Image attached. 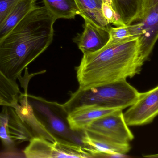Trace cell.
Masks as SVG:
<instances>
[{"instance_id": "cell-1", "label": "cell", "mask_w": 158, "mask_h": 158, "mask_svg": "<svg viewBox=\"0 0 158 158\" xmlns=\"http://www.w3.org/2000/svg\"><path fill=\"white\" fill-rule=\"evenodd\" d=\"M56 20L44 6H37L0 42V70L8 79L21 81L23 70L49 47Z\"/></svg>"}, {"instance_id": "cell-2", "label": "cell", "mask_w": 158, "mask_h": 158, "mask_svg": "<svg viewBox=\"0 0 158 158\" xmlns=\"http://www.w3.org/2000/svg\"><path fill=\"white\" fill-rule=\"evenodd\" d=\"M138 37L108 44L99 51L83 54L76 68L79 89L85 90L131 78L141 72Z\"/></svg>"}, {"instance_id": "cell-3", "label": "cell", "mask_w": 158, "mask_h": 158, "mask_svg": "<svg viewBox=\"0 0 158 158\" xmlns=\"http://www.w3.org/2000/svg\"><path fill=\"white\" fill-rule=\"evenodd\" d=\"M140 93L126 80L103 84L71 94L69 100L63 104L69 113L76 109L88 106H98L123 110L132 105Z\"/></svg>"}, {"instance_id": "cell-4", "label": "cell", "mask_w": 158, "mask_h": 158, "mask_svg": "<svg viewBox=\"0 0 158 158\" xmlns=\"http://www.w3.org/2000/svg\"><path fill=\"white\" fill-rule=\"evenodd\" d=\"M24 92L32 114L56 140L84 146L83 130L76 131L71 129L68 120L69 113L63 104L28 94L27 88Z\"/></svg>"}, {"instance_id": "cell-5", "label": "cell", "mask_w": 158, "mask_h": 158, "mask_svg": "<svg viewBox=\"0 0 158 158\" xmlns=\"http://www.w3.org/2000/svg\"><path fill=\"white\" fill-rule=\"evenodd\" d=\"M23 152L28 158H94L85 147L57 140L52 142L39 137H33Z\"/></svg>"}, {"instance_id": "cell-6", "label": "cell", "mask_w": 158, "mask_h": 158, "mask_svg": "<svg viewBox=\"0 0 158 158\" xmlns=\"http://www.w3.org/2000/svg\"><path fill=\"white\" fill-rule=\"evenodd\" d=\"M0 112V140L7 149L30 142L33 134L22 119L15 108L10 106H2Z\"/></svg>"}, {"instance_id": "cell-7", "label": "cell", "mask_w": 158, "mask_h": 158, "mask_svg": "<svg viewBox=\"0 0 158 158\" xmlns=\"http://www.w3.org/2000/svg\"><path fill=\"white\" fill-rule=\"evenodd\" d=\"M84 130L121 144H130L134 138L124 119L122 110H118L91 122Z\"/></svg>"}, {"instance_id": "cell-8", "label": "cell", "mask_w": 158, "mask_h": 158, "mask_svg": "<svg viewBox=\"0 0 158 158\" xmlns=\"http://www.w3.org/2000/svg\"><path fill=\"white\" fill-rule=\"evenodd\" d=\"M128 26L132 37L139 38L140 58L144 64L158 40V2L137 21Z\"/></svg>"}, {"instance_id": "cell-9", "label": "cell", "mask_w": 158, "mask_h": 158, "mask_svg": "<svg viewBox=\"0 0 158 158\" xmlns=\"http://www.w3.org/2000/svg\"><path fill=\"white\" fill-rule=\"evenodd\" d=\"M158 116V85L140 93L137 101L123 114L128 126H143L151 123Z\"/></svg>"}, {"instance_id": "cell-10", "label": "cell", "mask_w": 158, "mask_h": 158, "mask_svg": "<svg viewBox=\"0 0 158 158\" xmlns=\"http://www.w3.org/2000/svg\"><path fill=\"white\" fill-rule=\"evenodd\" d=\"M84 29L74 39L83 54L99 51L106 46L110 38L109 28H102L84 19Z\"/></svg>"}, {"instance_id": "cell-11", "label": "cell", "mask_w": 158, "mask_h": 158, "mask_svg": "<svg viewBox=\"0 0 158 158\" xmlns=\"http://www.w3.org/2000/svg\"><path fill=\"white\" fill-rule=\"evenodd\" d=\"M82 141L84 146L91 150L94 158L118 157L130 151V144H121L83 130Z\"/></svg>"}, {"instance_id": "cell-12", "label": "cell", "mask_w": 158, "mask_h": 158, "mask_svg": "<svg viewBox=\"0 0 158 158\" xmlns=\"http://www.w3.org/2000/svg\"><path fill=\"white\" fill-rule=\"evenodd\" d=\"M118 110L121 109L98 106L85 107L69 113L68 120L73 130L82 131L95 120Z\"/></svg>"}, {"instance_id": "cell-13", "label": "cell", "mask_w": 158, "mask_h": 158, "mask_svg": "<svg viewBox=\"0 0 158 158\" xmlns=\"http://www.w3.org/2000/svg\"><path fill=\"white\" fill-rule=\"evenodd\" d=\"M111 2L120 21L127 26L140 18L145 0H111Z\"/></svg>"}, {"instance_id": "cell-14", "label": "cell", "mask_w": 158, "mask_h": 158, "mask_svg": "<svg viewBox=\"0 0 158 158\" xmlns=\"http://www.w3.org/2000/svg\"><path fill=\"white\" fill-rule=\"evenodd\" d=\"M38 6L36 0H20L11 10L6 19L1 31L0 42L32 10Z\"/></svg>"}, {"instance_id": "cell-15", "label": "cell", "mask_w": 158, "mask_h": 158, "mask_svg": "<svg viewBox=\"0 0 158 158\" xmlns=\"http://www.w3.org/2000/svg\"><path fill=\"white\" fill-rule=\"evenodd\" d=\"M106 0H76L80 15L96 26L107 28L110 25L104 17L102 6Z\"/></svg>"}, {"instance_id": "cell-16", "label": "cell", "mask_w": 158, "mask_h": 158, "mask_svg": "<svg viewBox=\"0 0 158 158\" xmlns=\"http://www.w3.org/2000/svg\"><path fill=\"white\" fill-rule=\"evenodd\" d=\"M44 6L54 17L58 19H73L80 15L76 0H43Z\"/></svg>"}, {"instance_id": "cell-17", "label": "cell", "mask_w": 158, "mask_h": 158, "mask_svg": "<svg viewBox=\"0 0 158 158\" xmlns=\"http://www.w3.org/2000/svg\"><path fill=\"white\" fill-rule=\"evenodd\" d=\"M21 93L17 83L8 79L0 70V106L15 107Z\"/></svg>"}, {"instance_id": "cell-18", "label": "cell", "mask_w": 158, "mask_h": 158, "mask_svg": "<svg viewBox=\"0 0 158 158\" xmlns=\"http://www.w3.org/2000/svg\"><path fill=\"white\" fill-rule=\"evenodd\" d=\"M109 32L110 38L108 44L118 43L134 38L131 35L128 25L110 27Z\"/></svg>"}, {"instance_id": "cell-19", "label": "cell", "mask_w": 158, "mask_h": 158, "mask_svg": "<svg viewBox=\"0 0 158 158\" xmlns=\"http://www.w3.org/2000/svg\"><path fill=\"white\" fill-rule=\"evenodd\" d=\"M20 0H0V31L9 13Z\"/></svg>"}, {"instance_id": "cell-20", "label": "cell", "mask_w": 158, "mask_h": 158, "mask_svg": "<svg viewBox=\"0 0 158 158\" xmlns=\"http://www.w3.org/2000/svg\"><path fill=\"white\" fill-rule=\"evenodd\" d=\"M158 2V0H145L144 5L143 8V12H142V15H141L140 18L146 12H147L149 9L154 6Z\"/></svg>"}, {"instance_id": "cell-21", "label": "cell", "mask_w": 158, "mask_h": 158, "mask_svg": "<svg viewBox=\"0 0 158 158\" xmlns=\"http://www.w3.org/2000/svg\"><path fill=\"white\" fill-rule=\"evenodd\" d=\"M144 157L148 158H158V154H154V155H149L144 156Z\"/></svg>"}]
</instances>
